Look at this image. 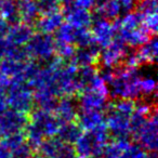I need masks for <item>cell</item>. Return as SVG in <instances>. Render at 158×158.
<instances>
[{"instance_id": "cell-1", "label": "cell", "mask_w": 158, "mask_h": 158, "mask_svg": "<svg viewBox=\"0 0 158 158\" xmlns=\"http://www.w3.org/2000/svg\"><path fill=\"white\" fill-rule=\"evenodd\" d=\"M28 57H37L39 60H48L54 53V37L51 34H33L25 48Z\"/></svg>"}, {"instance_id": "cell-2", "label": "cell", "mask_w": 158, "mask_h": 158, "mask_svg": "<svg viewBox=\"0 0 158 158\" xmlns=\"http://www.w3.org/2000/svg\"><path fill=\"white\" fill-rule=\"evenodd\" d=\"M29 123V116L15 110H7L0 115V133L2 136L23 131Z\"/></svg>"}, {"instance_id": "cell-3", "label": "cell", "mask_w": 158, "mask_h": 158, "mask_svg": "<svg viewBox=\"0 0 158 158\" xmlns=\"http://www.w3.org/2000/svg\"><path fill=\"white\" fill-rule=\"evenodd\" d=\"M134 139L140 142L141 146L151 151H156L157 148V114L154 112L149 115L146 123L143 125L139 133Z\"/></svg>"}, {"instance_id": "cell-4", "label": "cell", "mask_w": 158, "mask_h": 158, "mask_svg": "<svg viewBox=\"0 0 158 158\" xmlns=\"http://www.w3.org/2000/svg\"><path fill=\"white\" fill-rule=\"evenodd\" d=\"M61 11H63V16L64 19H66L67 23L73 25L75 28H81V27L89 28V26L91 25L92 19L89 10L77 7L74 1L62 6Z\"/></svg>"}, {"instance_id": "cell-5", "label": "cell", "mask_w": 158, "mask_h": 158, "mask_svg": "<svg viewBox=\"0 0 158 158\" xmlns=\"http://www.w3.org/2000/svg\"><path fill=\"white\" fill-rule=\"evenodd\" d=\"M63 22H64L63 14H61L60 12H56V13L39 16L36 20V22L34 23L33 27L37 31H40V33L51 34L56 31Z\"/></svg>"}, {"instance_id": "cell-6", "label": "cell", "mask_w": 158, "mask_h": 158, "mask_svg": "<svg viewBox=\"0 0 158 158\" xmlns=\"http://www.w3.org/2000/svg\"><path fill=\"white\" fill-rule=\"evenodd\" d=\"M34 34V27L31 25H27L25 23L21 22L19 24L12 25L9 27V31L7 33V38L15 46H22L26 44L29 38Z\"/></svg>"}, {"instance_id": "cell-7", "label": "cell", "mask_w": 158, "mask_h": 158, "mask_svg": "<svg viewBox=\"0 0 158 158\" xmlns=\"http://www.w3.org/2000/svg\"><path fill=\"white\" fill-rule=\"evenodd\" d=\"M16 5L22 22L33 26L36 20L39 18V12L35 0H16Z\"/></svg>"}, {"instance_id": "cell-8", "label": "cell", "mask_w": 158, "mask_h": 158, "mask_svg": "<svg viewBox=\"0 0 158 158\" xmlns=\"http://www.w3.org/2000/svg\"><path fill=\"white\" fill-rule=\"evenodd\" d=\"M82 133H84V129L79 126L76 120L62 123L56 132V134L59 135L57 138L60 140L66 143H70V144L76 142Z\"/></svg>"}, {"instance_id": "cell-9", "label": "cell", "mask_w": 158, "mask_h": 158, "mask_svg": "<svg viewBox=\"0 0 158 158\" xmlns=\"http://www.w3.org/2000/svg\"><path fill=\"white\" fill-rule=\"evenodd\" d=\"M55 113L57 114V118L60 119L61 123H69L76 120L77 110L74 102L72 101V97L65 95L61 102L57 103Z\"/></svg>"}, {"instance_id": "cell-10", "label": "cell", "mask_w": 158, "mask_h": 158, "mask_svg": "<svg viewBox=\"0 0 158 158\" xmlns=\"http://www.w3.org/2000/svg\"><path fill=\"white\" fill-rule=\"evenodd\" d=\"M0 16L11 26L22 22L16 0H0Z\"/></svg>"}, {"instance_id": "cell-11", "label": "cell", "mask_w": 158, "mask_h": 158, "mask_svg": "<svg viewBox=\"0 0 158 158\" xmlns=\"http://www.w3.org/2000/svg\"><path fill=\"white\" fill-rule=\"evenodd\" d=\"M136 55L140 64L154 63L157 56V40L155 35L152 36L145 44H141L140 49L136 51Z\"/></svg>"}, {"instance_id": "cell-12", "label": "cell", "mask_w": 158, "mask_h": 158, "mask_svg": "<svg viewBox=\"0 0 158 158\" xmlns=\"http://www.w3.org/2000/svg\"><path fill=\"white\" fill-rule=\"evenodd\" d=\"M93 12L98 13L101 18L113 22L116 19H118V15L121 11L120 6L117 0H105L101 6L95 8Z\"/></svg>"}, {"instance_id": "cell-13", "label": "cell", "mask_w": 158, "mask_h": 158, "mask_svg": "<svg viewBox=\"0 0 158 158\" xmlns=\"http://www.w3.org/2000/svg\"><path fill=\"white\" fill-rule=\"evenodd\" d=\"M39 16L56 13L62 10L61 0H35Z\"/></svg>"}, {"instance_id": "cell-14", "label": "cell", "mask_w": 158, "mask_h": 158, "mask_svg": "<svg viewBox=\"0 0 158 158\" xmlns=\"http://www.w3.org/2000/svg\"><path fill=\"white\" fill-rule=\"evenodd\" d=\"M134 9L143 15L155 14L157 13V0H136Z\"/></svg>"}, {"instance_id": "cell-15", "label": "cell", "mask_w": 158, "mask_h": 158, "mask_svg": "<svg viewBox=\"0 0 158 158\" xmlns=\"http://www.w3.org/2000/svg\"><path fill=\"white\" fill-rule=\"evenodd\" d=\"M112 105L116 110H118L123 115H127V116H130L135 110V103L131 99H120L118 102L112 104Z\"/></svg>"}, {"instance_id": "cell-16", "label": "cell", "mask_w": 158, "mask_h": 158, "mask_svg": "<svg viewBox=\"0 0 158 158\" xmlns=\"http://www.w3.org/2000/svg\"><path fill=\"white\" fill-rule=\"evenodd\" d=\"M33 155L34 151L28 144L25 143H22L11 152V158H31Z\"/></svg>"}, {"instance_id": "cell-17", "label": "cell", "mask_w": 158, "mask_h": 158, "mask_svg": "<svg viewBox=\"0 0 158 158\" xmlns=\"http://www.w3.org/2000/svg\"><path fill=\"white\" fill-rule=\"evenodd\" d=\"M157 13L155 14H149V15H144L143 19V25L151 31L153 35H155L156 31H157Z\"/></svg>"}, {"instance_id": "cell-18", "label": "cell", "mask_w": 158, "mask_h": 158, "mask_svg": "<svg viewBox=\"0 0 158 158\" xmlns=\"http://www.w3.org/2000/svg\"><path fill=\"white\" fill-rule=\"evenodd\" d=\"M140 86L142 92H145L146 94H152L156 90V82L153 79H144L142 81L140 80Z\"/></svg>"}, {"instance_id": "cell-19", "label": "cell", "mask_w": 158, "mask_h": 158, "mask_svg": "<svg viewBox=\"0 0 158 158\" xmlns=\"http://www.w3.org/2000/svg\"><path fill=\"white\" fill-rule=\"evenodd\" d=\"M120 6V11H123L125 13L131 12L134 9L136 0H117Z\"/></svg>"}, {"instance_id": "cell-20", "label": "cell", "mask_w": 158, "mask_h": 158, "mask_svg": "<svg viewBox=\"0 0 158 158\" xmlns=\"http://www.w3.org/2000/svg\"><path fill=\"white\" fill-rule=\"evenodd\" d=\"M93 1L94 0H74V3L77 7L85 8V9H90L93 7Z\"/></svg>"}, {"instance_id": "cell-21", "label": "cell", "mask_w": 158, "mask_h": 158, "mask_svg": "<svg viewBox=\"0 0 158 158\" xmlns=\"http://www.w3.org/2000/svg\"><path fill=\"white\" fill-rule=\"evenodd\" d=\"M8 31H9V24L6 22L5 19L0 16V36L7 35Z\"/></svg>"}, {"instance_id": "cell-22", "label": "cell", "mask_w": 158, "mask_h": 158, "mask_svg": "<svg viewBox=\"0 0 158 158\" xmlns=\"http://www.w3.org/2000/svg\"><path fill=\"white\" fill-rule=\"evenodd\" d=\"M88 158H100V157H98V156H88Z\"/></svg>"}]
</instances>
